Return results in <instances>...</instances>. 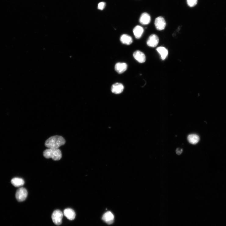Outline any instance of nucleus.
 Returning <instances> with one entry per match:
<instances>
[{"mask_svg":"<svg viewBox=\"0 0 226 226\" xmlns=\"http://www.w3.org/2000/svg\"><path fill=\"white\" fill-rule=\"evenodd\" d=\"M127 68V64L124 63H117L115 65V69L118 74H121L125 72Z\"/></svg>","mask_w":226,"mask_h":226,"instance_id":"9","label":"nucleus"},{"mask_svg":"<svg viewBox=\"0 0 226 226\" xmlns=\"http://www.w3.org/2000/svg\"><path fill=\"white\" fill-rule=\"evenodd\" d=\"M188 5L191 7L196 6L198 3V0H187Z\"/></svg>","mask_w":226,"mask_h":226,"instance_id":"18","label":"nucleus"},{"mask_svg":"<svg viewBox=\"0 0 226 226\" xmlns=\"http://www.w3.org/2000/svg\"><path fill=\"white\" fill-rule=\"evenodd\" d=\"M65 139L62 136L56 135L52 136L46 141L45 145L48 148L59 149L65 144Z\"/></svg>","mask_w":226,"mask_h":226,"instance_id":"1","label":"nucleus"},{"mask_svg":"<svg viewBox=\"0 0 226 226\" xmlns=\"http://www.w3.org/2000/svg\"><path fill=\"white\" fill-rule=\"evenodd\" d=\"M124 88L123 85L120 83H116L112 86V92L115 94H120L123 92Z\"/></svg>","mask_w":226,"mask_h":226,"instance_id":"7","label":"nucleus"},{"mask_svg":"<svg viewBox=\"0 0 226 226\" xmlns=\"http://www.w3.org/2000/svg\"><path fill=\"white\" fill-rule=\"evenodd\" d=\"M106 4L104 2H101L98 5V8L101 10H103L106 6Z\"/></svg>","mask_w":226,"mask_h":226,"instance_id":"19","label":"nucleus"},{"mask_svg":"<svg viewBox=\"0 0 226 226\" xmlns=\"http://www.w3.org/2000/svg\"><path fill=\"white\" fill-rule=\"evenodd\" d=\"M155 25L156 29L159 30H163L165 29L166 23L164 18L161 16L156 18L155 20Z\"/></svg>","mask_w":226,"mask_h":226,"instance_id":"5","label":"nucleus"},{"mask_svg":"<svg viewBox=\"0 0 226 226\" xmlns=\"http://www.w3.org/2000/svg\"><path fill=\"white\" fill-rule=\"evenodd\" d=\"M156 50L160 54L161 59L163 60H165L168 56V50L163 47H160L157 48Z\"/></svg>","mask_w":226,"mask_h":226,"instance_id":"15","label":"nucleus"},{"mask_svg":"<svg viewBox=\"0 0 226 226\" xmlns=\"http://www.w3.org/2000/svg\"><path fill=\"white\" fill-rule=\"evenodd\" d=\"M44 156L47 159L52 158L55 160H60L62 157L61 150L59 149L48 148L43 152Z\"/></svg>","mask_w":226,"mask_h":226,"instance_id":"2","label":"nucleus"},{"mask_svg":"<svg viewBox=\"0 0 226 226\" xmlns=\"http://www.w3.org/2000/svg\"><path fill=\"white\" fill-rule=\"evenodd\" d=\"M120 40L122 44L127 45H131L133 41L132 37L126 34L122 35L120 37Z\"/></svg>","mask_w":226,"mask_h":226,"instance_id":"14","label":"nucleus"},{"mask_svg":"<svg viewBox=\"0 0 226 226\" xmlns=\"http://www.w3.org/2000/svg\"><path fill=\"white\" fill-rule=\"evenodd\" d=\"M11 182L14 186L17 187L22 186L25 184V181L23 179L18 178H13Z\"/></svg>","mask_w":226,"mask_h":226,"instance_id":"16","label":"nucleus"},{"mask_svg":"<svg viewBox=\"0 0 226 226\" xmlns=\"http://www.w3.org/2000/svg\"><path fill=\"white\" fill-rule=\"evenodd\" d=\"M159 38L156 34H152L149 37L147 41V44L148 46L154 48L156 47L159 44Z\"/></svg>","mask_w":226,"mask_h":226,"instance_id":"6","label":"nucleus"},{"mask_svg":"<svg viewBox=\"0 0 226 226\" xmlns=\"http://www.w3.org/2000/svg\"><path fill=\"white\" fill-rule=\"evenodd\" d=\"M64 215L68 219L70 220H74L76 216L74 211L71 209L67 208L64 210Z\"/></svg>","mask_w":226,"mask_h":226,"instance_id":"13","label":"nucleus"},{"mask_svg":"<svg viewBox=\"0 0 226 226\" xmlns=\"http://www.w3.org/2000/svg\"><path fill=\"white\" fill-rule=\"evenodd\" d=\"M102 219L107 224H112L114 220V215L111 212H107L103 214Z\"/></svg>","mask_w":226,"mask_h":226,"instance_id":"10","label":"nucleus"},{"mask_svg":"<svg viewBox=\"0 0 226 226\" xmlns=\"http://www.w3.org/2000/svg\"><path fill=\"white\" fill-rule=\"evenodd\" d=\"M176 153L177 154L179 155L181 154L182 152V149L180 148H178L176 151Z\"/></svg>","mask_w":226,"mask_h":226,"instance_id":"20","label":"nucleus"},{"mask_svg":"<svg viewBox=\"0 0 226 226\" xmlns=\"http://www.w3.org/2000/svg\"><path fill=\"white\" fill-rule=\"evenodd\" d=\"M133 32L135 38L138 39L140 38L142 36L144 32V29L142 27L137 26L133 29Z\"/></svg>","mask_w":226,"mask_h":226,"instance_id":"12","label":"nucleus"},{"mask_svg":"<svg viewBox=\"0 0 226 226\" xmlns=\"http://www.w3.org/2000/svg\"><path fill=\"white\" fill-rule=\"evenodd\" d=\"M199 136L196 134H191L188 137V142L191 144L195 145L198 143L199 141Z\"/></svg>","mask_w":226,"mask_h":226,"instance_id":"17","label":"nucleus"},{"mask_svg":"<svg viewBox=\"0 0 226 226\" xmlns=\"http://www.w3.org/2000/svg\"><path fill=\"white\" fill-rule=\"evenodd\" d=\"M63 216V213L60 210H56L53 213L52 216L53 222L57 225H60L62 223Z\"/></svg>","mask_w":226,"mask_h":226,"instance_id":"4","label":"nucleus"},{"mask_svg":"<svg viewBox=\"0 0 226 226\" xmlns=\"http://www.w3.org/2000/svg\"><path fill=\"white\" fill-rule=\"evenodd\" d=\"M151 21V17L150 15L147 13H143L139 18L140 23L143 25H148Z\"/></svg>","mask_w":226,"mask_h":226,"instance_id":"11","label":"nucleus"},{"mask_svg":"<svg viewBox=\"0 0 226 226\" xmlns=\"http://www.w3.org/2000/svg\"><path fill=\"white\" fill-rule=\"evenodd\" d=\"M27 196V190L24 188H21L18 189L17 190L16 194V198L19 202H23L25 200Z\"/></svg>","mask_w":226,"mask_h":226,"instance_id":"3","label":"nucleus"},{"mask_svg":"<svg viewBox=\"0 0 226 226\" xmlns=\"http://www.w3.org/2000/svg\"><path fill=\"white\" fill-rule=\"evenodd\" d=\"M133 55L134 58L139 63H144L146 61V56L144 53L141 51H135L134 52Z\"/></svg>","mask_w":226,"mask_h":226,"instance_id":"8","label":"nucleus"}]
</instances>
